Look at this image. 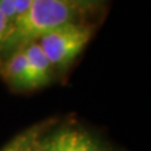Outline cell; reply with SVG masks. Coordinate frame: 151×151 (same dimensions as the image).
<instances>
[{
	"label": "cell",
	"mask_w": 151,
	"mask_h": 151,
	"mask_svg": "<svg viewBox=\"0 0 151 151\" xmlns=\"http://www.w3.org/2000/svg\"><path fill=\"white\" fill-rule=\"evenodd\" d=\"M72 20L73 5L67 0H32L27 10L12 23L3 50L23 49Z\"/></svg>",
	"instance_id": "1"
},
{
	"label": "cell",
	"mask_w": 151,
	"mask_h": 151,
	"mask_svg": "<svg viewBox=\"0 0 151 151\" xmlns=\"http://www.w3.org/2000/svg\"><path fill=\"white\" fill-rule=\"evenodd\" d=\"M92 37V29L73 22L58 27L37 42L53 68H65L77 58Z\"/></svg>",
	"instance_id": "2"
},
{
	"label": "cell",
	"mask_w": 151,
	"mask_h": 151,
	"mask_svg": "<svg viewBox=\"0 0 151 151\" xmlns=\"http://www.w3.org/2000/svg\"><path fill=\"white\" fill-rule=\"evenodd\" d=\"M38 151H107V149L88 131L67 126L45 136Z\"/></svg>",
	"instance_id": "3"
},
{
	"label": "cell",
	"mask_w": 151,
	"mask_h": 151,
	"mask_svg": "<svg viewBox=\"0 0 151 151\" xmlns=\"http://www.w3.org/2000/svg\"><path fill=\"white\" fill-rule=\"evenodd\" d=\"M24 52L28 60V68H29L30 88L44 86L50 79L52 68H53L50 62L37 42L27 45Z\"/></svg>",
	"instance_id": "4"
},
{
	"label": "cell",
	"mask_w": 151,
	"mask_h": 151,
	"mask_svg": "<svg viewBox=\"0 0 151 151\" xmlns=\"http://www.w3.org/2000/svg\"><path fill=\"white\" fill-rule=\"evenodd\" d=\"M3 76L15 88H30L29 68L24 48L14 50L3 68Z\"/></svg>",
	"instance_id": "5"
},
{
	"label": "cell",
	"mask_w": 151,
	"mask_h": 151,
	"mask_svg": "<svg viewBox=\"0 0 151 151\" xmlns=\"http://www.w3.org/2000/svg\"><path fill=\"white\" fill-rule=\"evenodd\" d=\"M48 127V122L29 127L9 141L1 151H38L45 137V131Z\"/></svg>",
	"instance_id": "6"
},
{
	"label": "cell",
	"mask_w": 151,
	"mask_h": 151,
	"mask_svg": "<svg viewBox=\"0 0 151 151\" xmlns=\"http://www.w3.org/2000/svg\"><path fill=\"white\" fill-rule=\"evenodd\" d=\"M10 29H12V22L0 12V50H3V47L8 39Z\"/></svg>",
	"instance_id": "7"
},
{
	"label": "cell",
	"mask_w": 151,
	"mask_h": 151,
	"mask_svg": "<svg viewBox=\"0 0 151 151\" xmlns=\"http://www.w3.org/2000/svg\"><path fill=\"white\" fill-rule=\"evenodd\" d=\"M13 1L15 4V10H17V17H18L27 10L28 6L30 5L32 0H13Z\"/></svg>",
	"instance_id": "8"
},
{
	"label": "cell",
	"mask_w": 151,
	"mask_h": 151,
	"mask_svg": "<svg viewBox=\"0 0 151 151\" xmlns=\"http://www.w3.org/2000/svg\"><path fill=\"white\" fill-rule=\"evenodd\" d=\"M70 5H88V4L96 3L97 0H67Z\"/></svg>",
	"instance_id": "9"
}]
</instances>
